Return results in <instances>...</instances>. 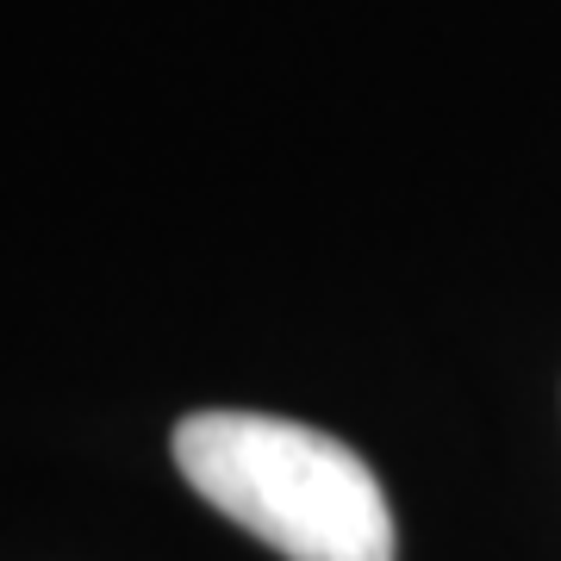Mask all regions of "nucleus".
<instances>
[{
    "mask_svg": "<svg viewBox=\"0 0 561 561\" xmlns=\"http://www.w3.org/2000/svg\"><path fill=\"white\" fill-rule=\"evenodd\" d=\"M175 468L287 561H393V512L375 468L319 424L194 412L175 424Z\"/></svg>",
    "mask_w": 561,
    "mask_h": 561,
    "instance_id": "nucleus-1",
    "label": "nucleus"
}]
</instances>
